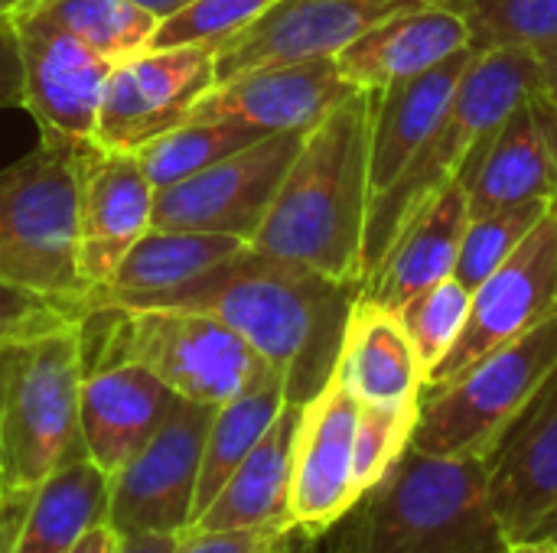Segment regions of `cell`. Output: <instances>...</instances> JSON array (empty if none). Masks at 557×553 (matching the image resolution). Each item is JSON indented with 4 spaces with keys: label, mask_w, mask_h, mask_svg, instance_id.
Returning a JSON list of instances; mask_svg holds the SVG:
<instances>
[{
    "label": "cell",
    "mask_w": 557,
    "mask_h": 553,
    "mask_svg": "<svg viewBox=\"0 0 557 553\" xmlns=\"http://www.w3.org/2000/svg\"><path fill=\"white\" fill-rule=\"evenodd\" d=\"M359 284L277 261L251 244L140 306L193 310L242 336L281 378L287 404H310L336 375Z\"/></svg>",
    "instance_id": "obj_1"
},
{
    "label": "cell",
    "mask_w": 557,
    "mask_h": 553,
    "mask_svg": "<svg viewBox=\"0 0 557 553\" xmlns=\"http://www.w3.org/2000/svg\"><path fill=\"white\" fill-rule=\"evenodd\" d=\"M369 140L372 91H356L304 134V143L248 244L268 257L304 264L323 277L362 287V244L372 205Z\"/></svg>",
    "instance_id": "obj_2"
},
{
    "label": "cell",
    "mask_w": 557,
    "mask_h": 553,
    "mask_svg": "<svg viewBox=\"0 0 557 553\" xmlns=\"http://www.w3.org/2000/svg\"><path fill=\"white\" fill-rule=\"evenodd\" d=\"M333 553H506L483 460L428 456L408 447L339 521Z\"/></svg>",
    "instance_id": "obj_3"
},
{
    "label": "cell",
    "mask_w": 557,
    "mask_h": 553,
    "mask_svg": "<svg viewBox=\"0 0 557 553\" xmlns=\"http://www.w3.org/2000/svg\"><path fill=\"white\" fill-rule=\"evenodd\" d=\"M78 332L85 368L134 362L157 375L173 394L209 407L277 378L242 336L193 310L98 306L85 313Z\"/></svg>",
    "instance_id": "obj_4"
},
{
    "label": "cell",
    "mask_w": 557,
    "mask_h": 553,
    "mask_svg": "<svg viewBox=\"0 0 557 553\" xmlns=\"http://www.w3.org/2000/svg\"><path fill=\"white\" fill-rule=\"evenodd\" d=\"M539 78H542V62L532 52L522 49L476 52L467 75L457 85V95L441 127L405 166V173L369 205L366 244H362L366 277L382 261L388 244L401 235V228L411 218H418L437 196H444L450 186L463 179L473 153L506 121V114L539 88Z\"/></svg>",
    "instance_id": "obj_5"
},
{
    "label": "cell",
    "mask_w": 557,
    "mask_h": 553,
    "mask_svg": "<svg viewBox=\"0 0 557 553\" xmlns=\"http://www.w3.org/2000/svg\"><path fill=\"white\" fill-rule=\"evenodd\" d=\"M78 326L0 345V505H20L42 479L85 453Z\"/></svg>",
    "instance_id": "obj_6"
},
{
    "label": "cell",
    "mask_w": 557,
    "mask_h": 553,
    "mask_svg": "<svg viewBox=\"0 0 557 553\" xmlns=\"http://www.w3.org/2000/svg\"><path fill=\"white\" fill-rule=\"evenodd\" d=\"M95 147L42 140L0 169V280L85 310L78 274V186ZM88 313V310H85Z\"/></svg>",
    "instance_id": "obj_7"
},
{
    "label": "cell",
    "mask_w": 557,
    "mask_h": 553,
    "mask_svg": "<svg viewBox=\"0 0 557 553\" xmlns=\"http://www.w3.org/2000/svg\"><path fill=\"white\" fill-rule=\"evenodd\" d=\"M555 372L557 306L519 339L463 368L454 381L421 391L408 447L428 456L490 463L509 427Z\"/></svg>",
    "instance_id": "obj_8"
},
{
    "label": "cell",
    "mask_w": 557,
    "mask_h": 553,
    "mask_svg": "<svg viewBox=\"0 0 557 553\" xmlns=\"http://www.w3.org/2000/svg\"><path fill=\"white\" fill-rule=\"evenodd\" d=\"M212 411L180 398L144 450L111 476L108 525L121 538H183L189 531Z\"/></svg>",
    "instance_id": "obj_9"
},
{
    "label": "cell",
    "mask_w": 557,
    "mask_h": 553,
    "mask_svg": "<svg viewBox=\"0 0 557 553\" xmlns=\"http://www.w3.org/2000/svg\"><path fill=\"white\" fill-rule=\"evenodd\" d=\"M212 85L215 49L199 42L144 49L114 62L98 108L95 147L137 153L160 134L180 127Z\"/></svg>",
    "instance_id": "obj_10"
},
{
    "label": "cell",
    "mask_w": 557,
    "mask_h": 553,
    "mask_svg": "<svg viewBox=\"0 0 557 553\" xmlns=\"http://www.w3.org/2000/svg\"><path fill=\"white\" fill-rule=\"evenodd\" d=\"M304 134L261 137L189 179L153 189V228H189L235 235L245 244L264 222Z\"/></svg>",
    "instance_id": "obj_11"
},
{
    "label": "cell",
    "mask_w": 557,
    "mask_h": 553,
    "mask_svg": "<svg viewBox=\"0 0 557 553\" xmlns=\"http://www.w3.org/2000/svg\"><path fill=\"white\" fill-rule=\"evenodd\" d=\"M557 306V202L529 231L516 254L499 264L470 300V316L450 352L424 378L428 388L454 381L493 349L519 339Z\"/></svg>",
    "instance_id": "obj_12"
},
{
    "label": "cell",
    "mask_w": 557,
    "mask_h": 553,
    "mask_svg": "<svg viewBox=\"0 0 557 553\" xmlns=\"http://www.w3.org/2000/svg\"><path fill=\"white\" fill-rule=\"evenodd\" d=\"M428 3L457 0H274L258 20L215 49V81L261 65L336 59L382 20Z\"/></svg>",
    "instance_id": "obj_13"
},
{
    "label": "cell",
    "mask_w": 557,
    "mask_h": 553,
    "mask_svg": "<svg viewBox=\"0 0 557 553\" xmlns=\"http://www.w3.org/2000/svg\"><path fill=\"white\" fill-rule=\"evenodd\" d=\"M20 46L23 98L42 140L95 147V124L104 81L114 62L88 49L72 33L33 20L10 16Z\"/></svg>",
    "instance_id": "obj_14"
},
{
    "label": "cell",
    "mask_w": 557,
    "mask_h": 553,
    "mask_svg": "<svg viewBox=\"0 0 557 553\" xmlns=\"http://www.w3.org/2000/svg\"><path fill=\"white\" fill-rule=\"evenodd\" d=\"M356 420L359 401L336 375L310 404H304L287 495V518L297 535L323 538L362 499L352 476Z\"/></svg>",
    "instance_id": "obj_15"
},
{
    "label": "cell",
    "mask_w": 557,
    "mask_h": 553,
    "mask_svg": "<svg viewBox=\"0 0 557 553\" xmlns=\"http://www.w3.org/2000/svg\"><path fill=\"white\" fill-rule=\"evenodd\" d=\"M336 59H310L287 65H261L215 81L193 108V121H235L264 137L307 134L336 104L356 95ZM186 117V121H189Z\"/></svg>",
    "instance_id": "obj_16"
},
{
    "label": "cell",
    "mask_w": 557,
    "mask_h": 553,
    "mask_svg": "<svg viewBox=\"0 0 557 553\" xmlns=\"http://www.w3.org/2000/svg\"><path fill=\"white\" fill-rule=\"evenodd\" d=\"M153 225V186L134 153L91 150L82 163L75 257L88 300L114 277L127 251ZM85 300V310H88Z\"/></svg>",
    "instance_id": "obj_17"
},
{
    "label": "cell",
    "mask_w": 557,
    "mask_h": 553,
    "mask_svg": "<svg viewBox=\"0 0 557 553\" xmlns=\"http://www.w3.org/2000/svg\"><path fill=\"white\" fill-rule=\"evenodd\" d=\"M486 492L509 541L532 538L557 512V372L490 456Z\"/></svg>",
    "instance_id": "obj_18"
},
{
    "label": "cell",
    "mask_w": 557,
    "mask_h": 553,
    "mask_svg": "<svg viewBox=\"0 0 557 553\" xmlns=\"http://www.w3.org/2000/svg\"><path fill=\"white\" fill-rule=\"evenodd\" d=\"M470 218L529 199H557V117L535 98H522L483 140L460 179Z\"/></svg>",
    "instance_id": "obj_19"
},
{
    "label": "cell",
    "mask_w": 557,
    "mask_h": 553,
    "mask_svg": "<svg viewBox=\"0 0 557 553\" xmlns=\"http://www.w3.org/2000/svg\"><path fill=\"white\" fill-rule=\"evenodd\" d=\"M180 394L134 362L85 368L78 430L85 456L111 479L160 430Z\"/></svg>",
    "instance_id": "obj_20"
},
{
    "label": "cell",
    "mask_w": 557,
    "mask_h": 553,
    "mask_svg": "<svg viewBox=\"0 0 557 553\" xmlns=\"http://www.w3.org/2000/svg\"><path fill=\"white\" fill-rule=\"evenodd\" d=\"M463 49H470V26L457 3H428L401 10L352 39L336 55V65L352 88L379 91L428 72Z\"/></svg>",
    "instance_id": "obj_21"
},
{
    "label": "cell",
    "mask_w": 557,
    "mask_h": 553,
    "mask_svg": "<svg viewBox=\"0 0 557 553\" xmlns=\"http://www.w3.org/2000/svg\"><path fill=\"white\" fill-rule=\"evenodd\" d=\"M473 59L476 52L463 49L414 78L392 81L372 91V140H369L372 199L382 196L405 173V166L441 127L457 95V85Z\"/></svg>",
    "instance_id": "obj_22"
},
{
    "label": "cell",
    "mask_w": 557,
    "mask_h": 553,
    "mask_svg": "<svg viewBox=\"0 0 557 553\" xmlns=\"http://www.w3.org/2000/svg\"><path fill=\"white\" fill-rule=\"evenodd\" d=\"M111 479L82 453L42 479L20 505H0V553H69L108 521Z\"/></svg>",
    "instance_id": "obj_23"
},
{
    "label": "cell",
    "mask_w": 557,
    "mask_h": 553,
    "mask_svg": "<svg viewBox=\"0 0 557 553\" xmlns=\"http://www.w3.org/2000/svg\"><path fill=\"white\" fill-rule=\"evenodd\" d=\"M467 222L470 205L463 186L457 183L401 228V235L366 277L359 297L395 313L421 290L454 277Z\"/></svg>",
    "instance_id": "obj_24"
},
{
    "label": "cell",
    "mask_w": 557,
    "mask_h": 553,
    "mask_svg": "<svg viewBox=\"0 0 557 553\" xmlns=\"http://www.w3.org/2000/svg\"><path fill=\"white\" fill-rule=\"evenodd\" d=\"M300 404H284L277 420L225 479L206 512L189 531H248V528H290L287 495L294 469V443L300 427Z\"/></svg>",
    "instance_id": "obj_25"
},
{
    "label": "cell",
    "mask_w": 557,
    "mask_h": 553,
    "mask_svg": "<svg viewBox=\"0 0 557 553\" xmlns=\"http://www.w3.org/2000/svg\"><path fill=\"white\" fill-rule=\"evenodd\" d=\"M336 381L362 407H414L424 391V368L398 323L395 313L356 300L343 352L336 365Z\"/></svg>",
    "instance_id": "obj_26"
},
{
    "label": "cell",
    "mask_w": 557,
    "mask_h": 553,
    "mask_svg": "<svg viewBox=\"0 0 557 553\" xmlns=\"http://www.w3.org/2000/svg\"><path fill=\"white\" fill-rule=\"evenodd\" d=\"M245 248L235 235L219 231H189V228H153L127 251V257L117 264L114 277L88 300V310L98 306H140L150 303L225 257L238 254Z\"/></svg>",
    "instance_id": "obj_27"
},
{
    "label": "cell",
    "mask_w": 557,
    "mask_h": 553,
    "mask_svg": "<svg viewBox=\"0 0 557 553\" xmlns=\"http://www.w3.org/2000/svg\"><path fill=\"white\" fill-rule=\"evenodd\" d=\"M284 388L281 381H264L212 411V424L202 447V466H199V486H196V512L193 521L206 512V505L215 499V492L225 486V479L242 466V460L258 447V440L268 433V427L277 420L284 407ZM193 528V525H189Z\"/></svg>",
    "instance_id": "obj_28"
},
{
    "label": "cell",
    "mask_w": 557,
    "mask_h": 553,
    "mask_svg": "<svg viewBox=\"0 0 557 553\" xmlns=\"http://www.w3.org/2000/svg\"><path fill=\"white\" fill-rule=\"evenodd\" d=\"M13 16L52 23L108 62H121L150 46L157 16L134 0H26Z\"/></svg>",
    "instance_id": "obj_29"
},
{
    "label": "cell",
    "mask_w": 557,
    "mask_h": 553,
    "mask_svg": "<svg viewBox=\"0 0 557 553\" xmlns=\"http://www.w3.org/2000/svg\"><path fill=\"white\" fill-rule=\"evenodd\" d=\"M264 134L242 127L235 121H183L180 127L160 134L147 147H140L134 156L150 179L153 189L173 186L180 179L196 176L199 169L212 166L215 160L261 140Z\"/></svg>",
    "instance_id": "obj_30"
},
{
    "label": "cell",
    "mask_w": 557,
    "mask_h": 553,
    "mask_svg": "<svg viewBox=\"0 0 557 553\" xmlns=\"http://www.w3.org/2000/svg\"><path fill=\"white\" fill-rule=\"evenodd\" d=\"M470 26V49H522L535 59L557 52V0H457Z\"/></svg>",
    "instance_id": "obj_31"
},
{
    "label": "cell",
    "mask_w": 557,
    "mask_h": 553,
    "mask_svg": "<svg viewBox=\"0 0 557 553\" xmlns=\"http://www.w3.org/2000/svg\"><path fill=\"white\" fill-rule=\"evenodd\" d=\"M555 202L557 199H529V202L470 218L463 241H460L454 277L467 284L470 290H476L499 264H506L516 254V248L529 238V231L545 218V212Z\"/></svg>",
    "instance_id": "obj_32"
},
{
    "label": "cell",
    "mask_w": 557,
    "mask_h": 553,
    "mask_svg": "<svg viewBox=\"0 0 557 553\" xmlns=\"http://www.w3.org/2000/svg\"><path fill=\"white\" fill-rule=\"evenodd\" d=\"M470 300H473V290L467 284H460L457 277H447L395 310V316L424 368V378H428V372H434L441 365V359L450 352V345L463 332L467 316H470Z\"/></svg>",
    "instance_id": "obj_33"
},
{
    "label": "cell",
    "mask_w": 557,
    "mask_h": 553,
    "mask_svg": "<svg viewBox=\"0 0 557 553\" xmlns=\"http://www.w3.org/2000/svg\"><path fill=\"white\" fill-rule=\"evenodd\" d=\"M274 0H193L173 16L160 20L147 49L163 46H212L219 49L225 39L242 33L251 20H258Z\"/></svg>",
    "instance_id": "obj_34"
},
{
    "label": "cell",
    "mask_w": 557,
    "mask_h": 553,
    "mask_svg": "<svg viewBox=\"0 0 557 553\" xmlns=\"http://www.w3.org/2000/svg\"><path fill=\"white\" fill-rule=\"evenodd\" d=\"M418 420L414 407H362L356 420V440H352V476L359 495L369 492L408 450L411 430Z\"/></svg>",
    "instance_id": "obj_35"
},
{
    "label": "cell",
    "mask_w": 557,
    "mask_h": 553,
    "mask_svg": "<svg viewBox=\"0 0 557 553\" xmlns=\"http://www.w3.org/2000/svg\"><path fill=\"white\" fill-rule=\"evenodd\" d=\"M82 319H85V310L75 303L52 300V297L0 280V345L59 332V329L78 326Z\"/></svg>",
    "instance_id": "obj_36"
},
{
    "label": "cell",
    "mask_w": 557,
    "mask_h": 553,
    "mask_svg": "<svg viewBox=\"0 0 557 553\" xmlns=\"http://www.w3.org/2000/svg\"><path fill=\"white\" fill-rule=\"evenodd\" d=\"M23 98V68H20V46L10 16H0V111L20 104Z\"/></svg>",
    "instance_id": "obj_37"
},
{
    "label": "cell",
    "mask_w": 557,
    "mask_h": 553,
    "mask_svg": "<svg viewBox=\"0 0 557 553\" xmlns=\"http://www.w3.org/2000/svg\"><path fill=\"white\" fill-rule=\"evenodd\" d=\"M117 548H121V535L108 521H101V525H95L69 553H117Z\"/></svg>",
    "instance_id": "obj_38"
},
{
    "label": "cell",
    "mask_w": 557,
    "mask_h": 553,
    "mask_svg": "<svg viewBox=\"0 0 557 553\" xmlns=\"http://www.w3.org/2000/svg\"><path fill=\"white\" fill-rule=\"evenodd\" d=\"M542 62V78H539V88L532 91L552 114H557V52H548L539 59Z\"/></svg>",
    "instance_id": "obj_39"
},
{
    "label": "cell",
    "mask_w": 557,
    "mask_h": 553,
    "mask_svg": "<svg viewBox=\"0 0 557 553\" xmlns=\"http://www.w3.org/2000/svg\"><path fill=\"white\" fill-rule=\"evenodd\" d=\"M180 538H163V535H137V538H121L117 553H173Z\"/></svg>",
    "instance_id": "obj_40"
},
{
    "label": "cell",
    "mask_w": 557,
    "mask_h": 553,
    "mask_svg": "<svg viewBox=\"0 0 557 553\" xmlns=\"http://www.w3.org/2000/svg\"><path fill=\"white\" fill-rule=\"evenodd\" d=\"M137 7H144L147 13H153L157 20H166V16H173L176 10H183V7H189L193 0H134Z\"/></svg>",
    "instance_id": "obj_41"
},
{
    "label": "cell",
    "mask_w": 557,
    "mask_h": 553,
    "mask_svg": "<svg viewBox=\"0 0 557 553\" xmlns=\"http://www.w3.org/2000/svg\"><path fill=\"white\" fill-rule=\"evenodd\" d=\"M506 553H557V544L548 538H519V541H509Z\"/></svg>",
    "instance_id": "obj_42"
},
{
    "label": "cell",
    "mask_w": 557,
    "mask_h": 553,
    "mask_svg": "<svg viewBox=\"0 0 557 553\" xmlns=\"http://www.w3.org/2000/svg\"><path fill=\"white\" fill-rule=\"evenodd\" d=\"M532 538H548V541H555L557 544V512H552V518H548V521H545Z\"/></svg>",
    "instance_id": "obj_43"
},
{
    "label": "cell",
    "mask_w": 557,
    "mask_h": 553,
    "mask_svg": "<svg viewBox=\"0 0 557 553\" xmlns=\"http://www.w3.org/2000/svg\"><path fill=\"white\" fill-rule=\"evenodd\" d=\"M26 0H0V16H13Z\"/></svg>",
    "instance_id": "obj_44"
},
{
    "label": "cell",
    "mask_w": 557,
    "mask_h": 553,
    "mask_svg": "<svg viewBox=\"0 0 557 553\" xmlns=\"http://www.w3.org/2000/svg\"><path fill=\"white\" fill-rule=\"evenodd\" d=\"M274 553H290V548H281V551H274Z\"/></svg>",
    "instance_id": "obj_45"
}]
</instances>
